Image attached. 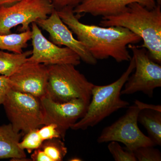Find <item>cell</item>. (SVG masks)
Segmentation results:
<instances>
[{"mask_svg":"<svg viewBox=\"0 0 161 161\" xmlns=\"http://www.w3.org/2000/svg\"><path fill=\"white\" fill-rule=\"evenodd\" d=\"M57 11L63 23L97 60L112 58L118 63L130 61L132 57L128 45L142 40L139 36L121 26L84 24L75 15L73 7L66 6Z\"/></svg>","mask_w":161,"mask_h":161,"instance_id":"1","label":"cell"},{"mask_svg":"<svg viewBox=\"0 0 161 161\" xmlns=\"http://www.w3.org/2000/svg\"><path fill=\"white\" fill-rule=\"evenodd\" d=\"M100 25L119 26L129 29L143 41L145 47L154 62L161 63V6L157 3L149 9L138 3L129 4L122 12L103 17Z\"/></svg>","mask_w":161,"mask_h":161,"instance_id":"2","label":"cell"},{"mask_svg":"<svg viewBox=\"0 0 161 161\" xmlns=\"http://www.w3.org/2000/svg\"><path fill=\"white\" fill-rule=\"evenodd\" d=\"M130 61L125 71L114 82L105 86L94 85L86 112L70 129L74 130H86L89 127L98 125L114 112L129 106V103L122 100L120 96L124 85L135 69L133 57Z\"/></svg>","mask_w":161,"mask_h":161,"instance_id":"3","label":"cell"},{"mask_svg":"<svg viewBox=\"0 0 161 161\" xmlns=\"http://www.w3.org/2000/svg\"><path fill=\"white\" fill-rule=\"evenodd\" d=\"M48 80L45 96L58 103L79 98L89 103L94 84L71 64L47 65Z\"/></svg>","mask_w":161,"mask_h":161,"instance_id":"4","label":"cell"},{"mask_svg":"<svg viewBox=\"0 0 161 161\" xmlns=\"http://www.w3.org/2000/svg\"><path fill=\"white\" fill-rule=\"evenodd\" d=\"M3 105L16 132L25 135L43 125V109L40 98L11 89Z\"/></svg>","mask_w":161,"mask_h":161,"instance_id":"5","label":"cell"},{"mask_svg":"<svg viewBox=\"0 0 161 161\" xmlns=\"http://www.w3.org/2000/svg\"><path fill=\"white\" fill-rule=\"evenodd\" d=\"M135 61V71L130 76L121 91V95L143 92L150 98L153 91L161 87V66L150 58L145 47L129 44Z\"/></svg>","mask_w":161,"mask_h":161,"instance_id":"6","label":"cell"},{"mask_svg":"<svg viewBox=\"0 0 161 161\" xmlns=\"http://www.w3.org/2000/svg\"><path fill=\"white\" fill-rule=\"evenodd\" d=\"M54 8L48 0H20L9 6L0 7V35L11 33V29L21 25L20 31L30 30V25L45 19Z\"/></svg>","mask_w":161,"mask_h":161,"instance_id":"7","label":"cell"},{"mask_svg":"<svg viewBox=\"0 0 161 161\" xmlns=\"http://www.w3.org/2000/svg\"><path fill=\"white\" fill-rule=\"evenodd\" d=\"M127 108L123 115L104 128L97 138L98 143L115 141L124 144L126 149L132 151L139 147L155 146L150 137L145 135L139 128L137 118L141 110L135 104Z\"/></svg>","mask_w":161,"mask_h":161,"instance_id":"8","label":"cell"},{"mask_svg":"<svg viewBox=\"0 0 161 161\" xmlns=\"http://www.w3.org/2000/svg\"><path fill=\"white\" fill-rule=\"evenodd\" d=\"M31 55L26 61L46 65L80 63L78 55L68 47H61L47 39L36 22L31 23Z\"/></svg>","mask_w":161,"mask_h":161,"instance_id":"9","label":"cell"},{"mask_svg":"<svg viewBox=\"0 0 161 161\" xmlns=\"http://www.w3.org/2000/svg\"><path fill=\"white\" fill-rule=\"evenodd\" d=\"M40 100L43 112V125H56L63 141L67 131L83 117L89 103L79 98L58 103L44 96Z\"/></svg>","mask_w":161,"mask_h":161,"instance_id":"10","label":"cell"},{"mask_svg":"<svg viewBox=\"0 0 161 161\" xmlns=\"http://www.w3.org/2000/svg\"><path fill=\"white\" fill-rule=\"evenodd\" d=\"M37 24L49 33L50 40L58 46H65L76 53L80 60L87 64L95 65L97 63L86 46L73 36V33L63 23L54 9L51 14L45 19H39Z\"/></svg>","mask_w":161,"mask_h":161,"instance_id":"11","label":"cell"},{"mask_svg":"<svg viewBox=\"0 0 161 161\" xmlns=\"http://www.w3.org/2000/svg\"><path fill=\"white\" fill-rule=\"evenodd\" d=\"M9 77L14 91L30 94L40 99L46 95L47 65L26 61Z\"/></svg>","mask_w":161,"mask_h":161,"instance_id":"12","label":"cell"},{"mask_svg":"<svg viewBox=\"0 0 161 161\" xmlns=\"http://www.w3.org/2000/svg\"><path fill=\"white\" fill-rule=\"evenodd\" d=\"M136 3L152 9L156 6L157 0H81L74 8L77 16L89 14L93 16L115 15L122 12L129 4Z\"/></svg>","mask_w":161,"mask_h":161,"instance_id":"13","label":"cell"},{"mask_svg":"<svg viewBox=\"0 0 161 161\" xmlns=\"http://www.w3.org/2000/svg\"><path fill=\"white\" fill-rule=\"evenodd\" d=\"M22 136L21 132L14 131L10 123L0 126V159L27 160L25 150L19 146Z\"/></svg>","mask_w":161,"mask_h":161,"instance_id":"14","label":"cell"},{"mask_svg":"<svg viewBox=\"0 0 161 161\" xmlns=\"http://www.w3.org/2000/svg\"><path fill=\"white\" fill-rule=\"evenodd\" d=\"M138 122L147 130L149 137L156 146H161V112L151 109L141 110Z\"/></svg>","mask_w":161,"mask_h":161,"instance_id":"15","label":"cell"},{"mask_svg":"<svg viewBox=\"0 0 161 161\" xmlns=\"http://www.w3.org/2000/svg\"><path fill=\"white\" fill-rule=\"evenodd\" d=\"M32 50L21 53H9L0 50V75L9 77L26 61Z\"/></svg>","mask_w":161,"mask_h":161,"instance_id":"16","label":"cell"},{"mask_svg":"<svg viewBox=\"0 0 161 161\" xmlns=\"http://www.w3.org/2000/svg\"><path fill=\"white\" fill-rule=\"evenodd\" d=\"M31 35L30 30L20 33L0 35V50L21 53L28 46L27 42L31 40Z\"/></svg>","mask_w":161,"mask_h":161,"instance_id":"17","label":"cell"},{"mask_svg":"<svg viewBox=\"0 0 161 161\" xmlns=\"http://www.w3.org/2000/svg\"><path fill=\"white\" fill-rule=\"evenodd\" d=\"M52 161H61L68 152L67 148L62 139L53 138L44 141L40 147Z\"/></svg>","mask_w":161,"mask_h":161,"instance_id":"18","label":"cell"},{"mask_svg":"<svg viewBox=\"0 0 161 161\" xmlns=\"http://www.w3.org/2000/svg\"><path fill=\"white\" fill-rule=\"evenodd\" d=\"M38 130V129H34L24 135L23 140L19 143L20 149L26 150L28 153H31L40 148L43 141L40 137Z\"/></svg>","mask_w":161,"mask_h":161,"instance_id":"19","label":"cell"},{"mask_svg":"<svg viewBox=\"0 0 161 161\" xmlns=\"http://www.w3.org/2000/svg\"><path fill=\"white\" fill-rule=\"evenodd\" d=\"M108 148L115 161H137L133 151L123 148L118 142H109Z\"/></svg>","mask_w":161,"mask_h":161,"instance_id":"20","label":"cell"},{"mask_svg":"<svg viewBox=\"0 0 161 161\" xmlns=\"http://www.w3.org/2000/svg\"><path fill=\"white\" fill-rule=\"evenodd\" d=\"M136 160L138 161H161V153L153 146L139 147L133 151Z\"/></svg>","mask_w":161,"mask_h":161,"instance_id":"21","label":"cell"},{"mask_svg":"<svg viewBox=\"0 0 161 161\" xmlns=\"http://www.w3.org/2000/svg\"><path fill=\"white\" fill-rule=\"evenodd\" d=\"M38 133L43 141L53 138H60L62 136L58 131V127L54 124L43 125L38 129Z\"/></svg>","mask_w":161,"mask_h":161,"instance_id":"22","label":"cell"},{"mask_svg":"<svg viewBox=\"0 0 161 161\" xmlns=\"http://www.w3.org/2000/svg\"><path fill=\"white\" fill-rule=\"evenodd\" d=\"M11 89V85L9 77L0 76V106L3 105L7 93Z\"/></svg>","mask_w":161,"mask_h":161,"instance_id":"23","label":"cell"},{"mask_svg":"<svg viewBox=\"0 0 161 161\" xmlns=\"http://www.w3.org/2000/svg\"><path fill=\"white\" fill-rule=\"evenodd\" d=\"M81 1V0H52V3L54 9L58 10L66 6H70L74 8L78 6Z\"/></svg>","mask_w":161,"mask_h":161,"instance_id":"24","label":"cell"},{"mask_svg":"<svg viewBox=\"0 0 161 161\" xmlns=\"http://www.w3.org/2000/svg\"><path fill=\"white\" fill-rule=\"evenodd\" d=\"M31 159V160L33 161H52L49 157L47 156L40 148L33 151Z\"/></svg>","mask_w":161,"mask_h":161,"instance_id":"25","label":"cell"},{"mask_svg":"<svg viewBox=\"0 0 161 161\" xmlns=\"http://www.w3.org/2000/svg\"><path fill=\"white\" fill-rule=\"evenodd\" d=\"M140 109H151L154 110L155 111H158L161 112V106L160 105L150 104H147L144 103L138 100H136L134 101V103Z\"/></svg>","mask_w":161,"mask_h":161,"instance_id":"26","label":"cell"},{"mask_svg":"<svg viewBox=\"0 0 161 161\" xmlns=\"http://www.w3.org/2000/svg\"><path fill=\"white\" fill-rule=\"evenodd\" d=\"M19 1L20 0H0V7L11 6Z\"/></svg>","mask_w":161,"mask_h":161,"instance_id":"27","label":"cell"},{"mask_svg":"<svg viewBox=\"0 0 161 161\" xmlns=\"http://www.w3.org/2000/svg\"><path fill=\"white\" fill-rule=\"evenodd\" d=\"M82 160H81V159L79 158L78 157H74L73 158L70 159L69 161H82Z\"/></svg>","mask_w":161,"mask_h":161,"instance_id":"28","label":"cell"},{"mask_svg":"<svg viewBox=\"0 0 161 161\" xmlns=\"http://www.w3.org/2000/svg\"><path fill=\"white\" fill-rule=\"evenodd\" d=\"M48 1H50V2H52V0H48Z\"/></svg>","mask_w":161,"mask_h":161,"instance_id":"29","label":"cell"}]
</instances>
